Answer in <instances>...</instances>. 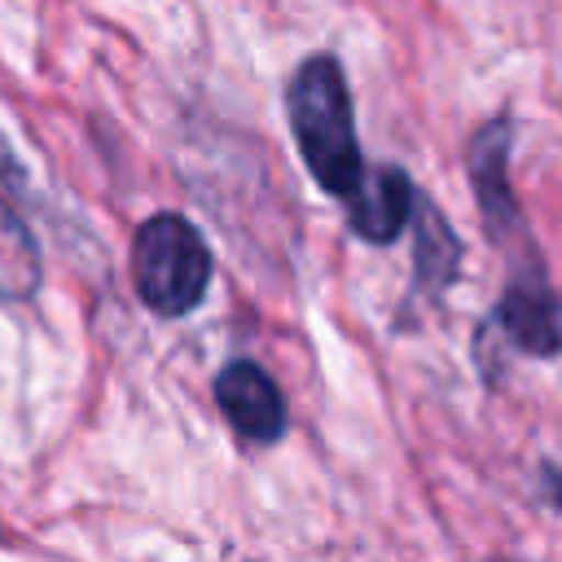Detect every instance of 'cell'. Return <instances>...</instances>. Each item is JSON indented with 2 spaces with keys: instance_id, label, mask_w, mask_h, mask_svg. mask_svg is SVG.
Segmentation results:
<instances>
[{
  "instance_id": "1",
  "label": "cell",
  "mask_w": 562,
  "mask_h": 562,
  "mask_svg": "<svg viewBox=\"0 0 562 562\" xmlns=\"http://www.w3.org/2000/svg\"><path fill=\"white\" fill-rule=\"evenodd\" d=\"M290 132L316 184L334 198H347L364 171L356 145V114L347 97V79L334 57H307L285 88Z\"/></svg>"
},
{
  "instance_id": "2",
  "label": "cell",
  "mask_w": 562,
  "mask_h": 562,
  "mask_svg": "<svg viewBox=\"0 0 562 562\" xmlns=\"http://www.w3.org/2000/svg\"><path fill=\"white\" fill-rule=\"evenodd\" d=\"M132 281L149 312L189 316L211 285V250L184 215H149L132 241Z\"/></svg>"
},
{
  "instance_id": "3",
  "label": "cell",
  "mask_w": 562,
  "mask_h": 562,
  "mask_svg": "<svg viewBox=\"0 0 562 562\" xmlns=\"http://www.w3.org/2000/svg\"><path fill=\"white\" fill-rule=\"evenodd\" d=\"M215 400L241 439L272 443L285 435V400H281L277 382L255 360H233L228 369H220Z\"/></svg>"
},
{
  "instance_id": "4",
  "label": "cell",
  "mask_w": 562,
  "mask_h": 562,
  "mask_svg": "<svg viewBox=\"0 0 562 562\" xmlns=\"http://www.w3.org/2000/svg\"><path fill=\"white\" fill-rule=\"evenodd\" d=\"M496 321L509 334V342L527 356H558L562 351V299L540 277H518L505 290Z\"/></svg>"
},
{
  "instance_id": "5",
  "label": "cell",
  "mask_w": 562,
  "mask_h": 562,
  "mask_svg": "<svg viewBox=\"0 0 562 562\" xmlns=\"http://www.w3.org/2000/svg\"><path fill=\"white\" fill-rule=\"evenodd\" d=\"M347 202H351V228L364 241H395L413 215V184L400 167H369L360 171Z\"/></svg>"
},
{
  "instance_id": "6",
  "label": "cell",
  "mask_w": 562,
  "mask_h": 562,
  "mask_svg": "<svg viewBox=\"0 0 562 562\" xmlns=\"http://www.w3.org/2000/svg\"><path fill=\"white\" fill-rule=\"evenodd\" d=\"M505 154H509V123L496 119L470 145V171H474V189H479V202H483L492 233H501L505 224L518 220V206H514V193L505 180Z\"/></svg>"
},
{
  "instance_id": "7",
  "label": "cell",
  "mask_w": 562,
  "mask_h": 562,
  "mask_svg": "<svg viewBox=\"0 0 562 562\" xmlns=\"http://www.w3.org/2000/svg\"><path fill=\"white\" fill-rule=\"evenodd\" d=\"M40 285V246L0 184V299H26Z\"/></svg>"
},
{
  "instance_id": "8",
  "label": "cell",
  "mask_w": 562,
  "mask_h": 562,
  "mask_svg": "<svg viewBox=\"0 0 562 562\" xmlns=\"http://www.w3.org/2000/svg\"><path fill=\"white\" fill-rule=\"evenodd\" d=\"M461 268V246L452 237V228L443 224V215L422 202L417 215V281H426L430 290H443Z\"/></svg>"
}]
</instances>
